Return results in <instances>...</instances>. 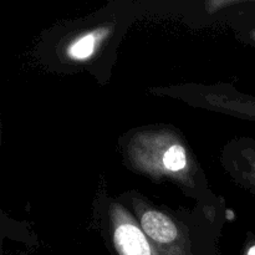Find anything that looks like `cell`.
I'll use <instances>...</instances> for the list:
<instances>
[{
    "mask_svg": "<svg viewBox=\"0 0 255 255\" xmlns=\"http://www.w3.org/2000/svg\"><path fill=\"white\" fill-rule=\"evenodd\" d=\"M131 158L141 171L154 176L187 178L189 176L188 153L178 138L169 133H141L131 143Z\"/></svg>",
    "mask_w": 255,
    "mask_h": 255,
    "instance_id": "6da1fadb",
    "label": "cell"
},
{
    "mask_svg": "<svg viewBox=\"0 0 255 255\" xmlns=\"http://www.w3.org/2000/svg\"><path fill=\"white\" fill-rule=\"evenodd\" d=\"M139 226L159 255H192L179 228L167 214L152 208L144 209L141 212Z\"/></svg>",
    "mask_w": 255,
    "mask_h": 255,
    "instance_id": "7a4b0ae2",
    "label": "cell"
},
{
    "mask_svg": "<svg viewBox=\"0 0 255 255\" xmlns=\"http://www.w3.org/2000/svg\"><path fill=\"white\" fill-rule=\"evenodd\" d=\"M114 246L119 255H159L133 217L121 204L111 208Z\"/></svg>",
    "mask_w": 255,
    "mask_h": 255,
    "instance_id": "3957f363",
    "label": "cell"
},
{
    "mask_svg": "<svg viewBox=\"0 0 255 255\" xmlns=\"http://www.w3.org/2000/svg\"><path fill=\"white\" fill-rule=\"evenodd\" d=\"M109 27H101L94 31H89L76 37L71 44L67 46L66 54L74 61H85L90 59L96 52L101 42L109 36Z\"/></svg>",
    "mask_w": 255,
    "mask_h": 255,
    "instance_id": "277c9868",
    "label": "cell"
},
{
    "mask_svg": "<svg viewBox=\"0 0 255 255\" xmlns=\"http://www.w3.org/2000/svg\"><path fill=\"white\" fill-rule=\"evenodd\" d=\"M244 255H255V243L251 244V246L247 248L246 254H244Z\"/></svg>",
    "mask_w": 255,
    "mask_h": 255,
    "instance_id": "5b68a950",
    "label": "cell"
}]
</instances>
